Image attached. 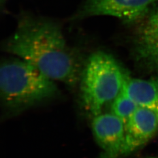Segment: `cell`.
Instances as JSON below:
<instances>
[{
  "label": "cell",
  "instance_id": "9c48e42d",
  "mask_svg": "<svg viewBox=\"0 0 158 158\" xmlns=\"http://www.w3.org/2000/svg\"><path fill=\"white\" fill-rule=\"evenodd\" d=\"M138 106L122 90L113 101L112 113L121 119L125 125Z\"/></svg>",
  "mask_w": 158,
  "mask_h": 158
},
{
  "label": "cell",
  "instance_id": "277c9868",
  "mask_svg": "<svg viewBox=\"0 0 158 158\" xmlns=\"http://www.w3.org/2000/svg\"><path fill=\"white\" fill-rule=\"evenodd\" d=\"M158 0H85L73 19L107 15L132 23L144 17Z\"/></svg>",
  "mask_w": 158,
  "mask_h": 158
},
{
  "label": "cell",
  "instance_id": "8fae6325",
  "mask_svg": "<svg viewBox=\"0 0 158 158\" xmlns=\"http://www.w3.org/2000/svg\"><path fill=\"white\" fill-rule=\"evenodd\" d=\"M1 1V4L2 5L3 4V3L6 1V0H0Z\"/></svg>",
  "mask_w": 158,
  "mask_h": 158
},
{
  "label": "cell",
  "instance_id": "8992f818",
  "mask_svg": "<svg viewBox=\"0 0 158 158\" xmlns=\"http://www.w3.org/2000/svg\"><path fill=\"white\" fill-rule=\"evenodd\" d=\"M94 138L102 151V158L122 155L125 138L124 123L112 113L100 114L92 122Z\"/></svg>",
  "mask_w": 158,
  "mask_h": 158
},
{
  "label": "cell",
  "instance_id": "30bf717a",
  "mask_svg": "<svg viewBox=\"0 0 158 158\" xmlns=\"http://www.w3.org/2000/svg\"><path fill=\"white\" fill-rule=\"evenodd\" d=\"M145 158H158V156H149Z\"/></svg>",
  "mask_w": 158,
  "mask_h": 158
},
{
  "label": "cell",
  "instance_id": "52a82bcc",
  "mask_svg": "<svg viewBox=\"0 0 158 158\" xmlns=\"http://www.w3.org/2000/svg\"><path fill=\"white\" fill-rule=\"evenodd\" d=\"M134 53L136 62L142 67L158 74V8L138 29Z\"/></svg>",
  "mask_w": 158,
  "mask_h": 158
},
{
  "label": "cell",
  "instance_id": "ba28073f",
  "mask_svg": "<svg viewBox=\"0 0 158 158\" xmlns=\"http://www.w3.org/2000/svg\"><path fill=\"white\" fill-rule=\"evenodd\" d=\"M123 90L137 106H158V79H125Z\"/></svg>",
  "mask_w": 158,
  "mask_h": 158
},
{
  "label": "cell",
  "instance_id": "7a4b0ae2",
  "mask_svg": "<svg viewBox=\"0 0 158 158\" xmlns=\"http://www.w3.org/2000/svg\"><path fill=\"white\" fill-rule=\"evenodd\" d=\"M2 105L10 113H19L55 97V81L21 59L5 60L0 69Z\"/></svg>",
  "mask_w": 158,
  "mask_h": 158
},
{
  "label": "cell",
  "instance_id": "5b68a950",
  "mask_svg": "<svg viewBox=\"0 0 158 158\" xmlns=\"http://www.w3.org/2000/svg\"><path fill=\"white\" fill-rule=\"evenodd\" d=\"M158 132V106H138L125 124L122 155L143 147Z\"/></svg>",
  "mask_w": 158,
  "mask_h": 158
},
{
  "label": "cell",
  "instance_id": "3957f363",
  "mask_svg": "<svg viewBox=\"0 0 158 158\" xmlns=\"http://www.w3.org/2000/svg\"><path fill=\"white\" fill-rule=\"evenodd\" d=\"M126 76L111 55L102 51L93 53L84 64L79 83L85 110L93 117L101 114L121 91Z\"/></svg>",
  "mask_w": 158,
  "mask_h": 158
},
{
  "label": "cell",
  "instance_id": "6da1fadb",
  "mask_svg": "<svg viewBox=\"0 0 158 158\" xmlns=\"http://www.w3.org/2000/svg\"><path fill=\"white\" fill-rule=\"evenodd\" d=\"M4 49L55 81L71 88L79 83L84 66L81 58L68 45L60 25L52 20L23 15Z\"/></svg>",
  "mask_w": 158,
  "mask_h": 158
}]
</instances>
